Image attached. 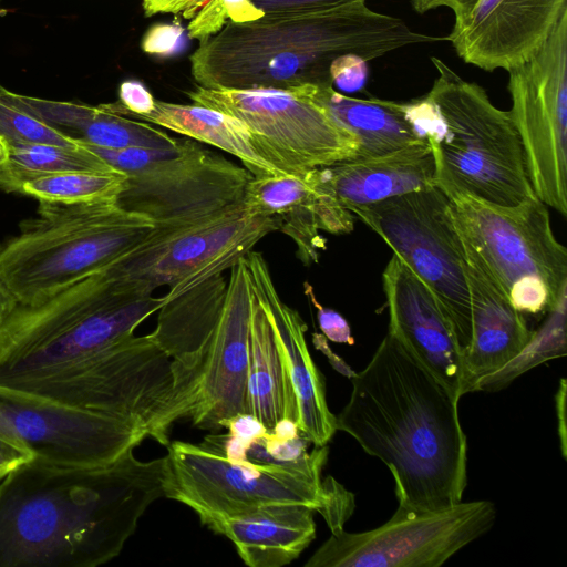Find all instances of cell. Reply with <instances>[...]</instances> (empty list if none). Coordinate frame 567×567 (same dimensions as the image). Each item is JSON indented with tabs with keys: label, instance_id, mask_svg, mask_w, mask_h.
I'll use <instances>...</instances> for the list:
<instances>
[{
	"label": "cell",
	"instance_id": "obj_1",
	"mask_svg": "<svg viewBox=\"0 0 567 567\" xmlns=\"http://www.w3.org/2000/svg\"><path fill=\"white\" fill-rule=\"evenodd\" d=\"M166 456L133 449L91 466L37 457L0 483V567H96L122 551L146 508L165 497Z\"/></svg>",
	"mask_w": 567,
	"mask_h": 567
},
{
	"label": "cell",
	"instance_id": "obj_2",
	"mask_svg": "<svg viewBox=\"0 0 567 567\" xmlns=\"http://www.w3.org/2000/svg\"><path fill=\"white\" fill-rule=\"evenodd\" d=\"M351 382L350 399L336 416L337 430L389 467L398 503L421 512L461 503L467 439L460 400L390 331Z\"/></svg>",
	"mask_w": 567,
	"mask_h": 567
},
{
	"label": "cell",
	"instance_id": "obj_3",
	"mask_svg": "<svg viewBox=\"0 0 567 567\" xmlns=\"http://www.w3.org/2000/svg\"><path fill=\"white\" fill-rule=\"evenodd\" d=\"M447 41L415 32L400 18L369 8L367 0L258 19L229 20L200 39L189 58L199 86L214 90L331 85V64L355 55L368 62L402 47Z\"/></svg>",
	"mask_w": 567,
	"mask_h": 567
},
{
	"label": "cell",
	"instance_id": "obj_4",
	"mask_svg": "<svg viewBox=\"0 0 567 567\" xmlns=\"http://www.w3.org/2000/svg\"><path fill=\"white\" fill-rule=\"evenodd\" d=\"M431 60L439 75L411 106L433 151L436 181L503 207L535 197L509 111L496 107L481 85L464 80L442 60Z\"/></svg>",
	"mask_w": 567,
	"mask_h": 567
},
{
	"label": "cell",
	"instance_id": "obj_5",
	"mask_svg": "<svg viewBox=\"0 0 567 567\" xmlns=\"http://www.w3.org/2000/svg\"><path fill=\"white\" fill-rule=\"evenodd\" d=\"M38 399L122 420L163 445L190 417L198 383L150 334H134L85 359L10 386Z\"/></svg>",
	"mask_w": 567,
	"mask_h": 567
},
{
	"label": "cell",
	"instance_id": "obj_6",
	"mask_svg": "<svg viewBox=\"0 0 567 567\" xmlns=\"http://www.w3.org/2000/svg\"><path fill=\"white\" fill-rule=\"evenodd\" d=\"M162 305L163 297L104 270L38 305H18L0 326V385L48 373L117 343Z\"/></svg>",
	"mask_w": 567,
	"mask_h": 567
},
{
	"label": "cell",
	"instance_id": "obj_7",
	"mask_svg": "<svg viewBox=\"0 0 567 567\" xmlns=\"http://www.w3.org/2000/svg\"><path fill=\"white\" fill-rule=\"evenodd\" d=\"M38 213L0 244V279L22 306L38 305L104 270L154 228L151 220L116 203H40Z\"/></svg>",
	"mask_w": 567,
	"mask_h": 567
},
{
	"label": "cell",
	"instance_id": "obj_8",
	"mask_svg": "<svg viewBox=\"0 0 567 567\" xmlns=\"http://www.w3.org/2000/svg\"><path fill=\"white\" fill-rule=\"evenodd\" d=\"M165 497L190 507L204 525L276 504H300L319 512L331 534L343 529L354 495L333 477L322 480V464L261 466L229 461L216 447L173 441L167 445Z\"/></svg>",
	"mask_w": 567,
	"mask_h": 567
},
{
	"label": "cell",
	"instance_id": "obj_9",
	"mask_svg": "<svg viewBox=\"0 0 567 567\" xmlns=\"http://www.w3.org/2000/svg\"><path fill=\"white\" fill-rule=\"evenodd\" d=\"M461 233L522 313L549 312L566 301L567 249L555 237L548 206L532 197L517 206L482 202L436 181Z\"/></svg>",
	"mask_w": 567,
	"mask_h": 567
},
{
	"label": "cell",
	"instance_id": "obj_10",
	"mask_svg": "<svg viewBox=\"0 0 567 567\" xmlns=\"http://www.w3.org/2000/svg\"><path fill=\"white\" fill-rule=\"evenodd\" d=\"M110 167L126 175L116 205L158 231L192 226L243 204L254 177L246 167L192 138L172 147L106 150Z\"/></svg>",
	"mask_w": 567,
	"mask_h": 567
},
{
	"label": "cell",
	"instance_id": "obj_11",
	"mask_svg": "<svg viewBox=\"0 0 567 567\" xmlns=\"http://www.w3.org/2000/svg\"><path fill=\"white\" fill-rule=\"evenodd\" d=\"M434 293L450 318L462 355L472 336L464 247L450 198L435 184L350 209Z\"/></svg>",
	"mask_w": 567,
	"mask_h": 567
},
{
	"label": "cell",
	"instance_id": "obj_12",
	"mask_svg": "<svg viewBox=\"0 0 567 567\" xmlns=\"http://www.w3.org/2000/svg\"><path fill=\"white\" fill-rule=\"evenodd\" d=\"M279 227L278 216L252 215L241 204L172 231L153 228L141 244L104 271L146 293L166 286L168 291L163 297L173 298L230 269Z\"/></svg>",
	"mask_w": 567,
	"mask_h": 567
},
{
	"label": "cell",
	"instance_id": "obj_13",
	"mask_svg": "<svg viewBox=\"0 0 567 567\" xmlns=\"http://www.w3.org/2000/svg\"><path fill=\"white\" fill-rule=\"evenodd\" d=\"M189 99L241 121L264 155L285 175L354 158L357 138L313 102L293 90H214L203 86Z\"/></svg>",
	"mask_w": 567,
	"mask_h": 567
},
{
	"label": "cell",
	"instance_id": "obj_14",
	"mask_svg": "<svg viewBox=\"0 0 567 567\" xmlns=\"http://www.w3.org/2000/svg\"><path fill=\"white\" fill-rule=\"evenodd\" d=\"M509 110L538 199L567 216V9L526 62L508 70Z\"/></svg>",
	"mask_w": 567,
	"mask_h": 567
},
{
	"label": "cell",
	"instance_id": "obj_15",
	"mask_svg": "<svg viewBox=\"0 0 567 567\" xmlns=\"http://www.w3.org/2000/svg\"><path fill=\"white\" fill-rule=\"evenodd\" d=\"M497 511L489 501L421 512L398 503L383 525L362 533L344 529L313 553L306 567H439L486 534Z\"/></svg>",
	"mask_w": 567,
	"mask_h": 567
},
{
	"label": "cell",
	"instance_id": "obj_16",
	"mask_svg": "<svg viewBox=\"0 0 567 567\" xmlns=\"http://www.w3.org/2000/svg\"><path fill=\"white\" fill-rule=\"evenodd\" d=\"M0 436L60 465L110 463L145 435L126 422L0 385Z\"/></svg>",
	"mask_w": 567,
	"mask_h": 567
},
{
	"label": "cell",
	"instance_id": "obj_17",
	"mask_svg": "<svg viewBox=\"0 0 567 567\" xmlns=\"http://www.w3.org/2000/svg\"><path fill=\"white\" fill-rule=\"evenodd\" d=\"M254 292L246 257L231 268L220 316L205 354L196 406L199 429L217 430L246 413V385Z\"/></svg>",
	"mask_w": 567,
	"mask_h": 567
},
{
	"label": "cell",
	"instance_id": "obj_18",
	"mask_svg": "<svg viewBox=\"0 0 567 567\" xmlns=\"http://www.w3.org/2000/svg\"><path fill=\"white\" fill-rule=\"evenodd\" d=\"M567 0H477L449 35L457 55L485 71H506L542 48Z\"/></svg>",
	"mask_w": 567,
	"mask_h": 567
},
{
	"label": "cell",
	"instance_id": "obj_19",
	"mask_svg": "<svg viewBox=\"0 0 567 567\" xmlns=\"http://www.w3.org/2000/svg\"><path fill=\"white\" fill-rule=\"evenodd\" d=\"M382 286L389 331L457 400L462 392V350L452 322L429 287L395 255Z\"/></svg>",
	"mask_w": 567,
	"mask_h": 567
},
{
	"label": "cell",
	"instance_id": "obj_20",
	"mask_svg": "<svg viewBox=\"0 0 567 567\" xmlns=\"http://www.w3.org/2000/svg\"><path fill=\"white\" fill-rule=\"evenodd\" d=\"M243 205L252 215L278 216L279 230L295 241L297 256L305 265L318 262L320 251L326 249L320 230L343 235L354 228L353 214L336 197L320 167L302 177H252Z\"/></svg>",
	"mask_w": 567,
	"mask_h": 567
},
{
	"label": "cell",
	"instance_id": "obj_21",
	"mask_svg": "<svg viewBox=\"0 0 567 567\" xmlns=\"http://www.w3.org/2000/svg\"><path fill=\"white\" fill-rule=\"evenodd\" d=\"M461 233V230H460ZM471 300L472 336L462 355V392H475L481 379L511 361L527 344L533 330L461 233Z\"/></svg>",
	"mask_w": 567,
	"mask_h": 567
},
{
	"label": "cell",
	"instance_id": "obj_22",
	"mask_svg": "<svg viewBox=\"0 0 567 567\" xmlns=\"http://www.w3.org/2000/svg\"><path fill=\"white\" fill-rule=\"evenodd\" d=\"M246 261L252 290L270 318L282 351L297 399V426L315 446L327 445L337 422L327 403L324 379L306 342L307 324L280 299L262 255L251 250Z\"/></svg>",
	"mask_w": 567,
	"mask_h": 567
},
{
	"label": "cell",
	"instance_id": "obj_23",
	"mask_svg": "<svg viewBox=\"0 0 567 567\" xmlns=\"http://www.w3.org/2000/svg\"><path fill=\"white\" fill-rule=\"evenodd\" d=\"M320 171L348 210L435 185L437 177L427 141L379 156L341 161Z\"/></svg>",
	"mask_w": 567,
	"mask_h": 567
},
{
	"label": "cell",
	"instance_id": "obj_24",
	"mask_svg": "<svg viewBox=\"0 0 567 567\" xmlns=\"http://www.w3.org/2000/svg\"><path fill=\"white\" fill-rule=\"evenodd\" d=\"M315 509L300 504L258 507L210 522L250 567H282L299 557L316 537Z\"/></svg>",
	"mask_w": 567,
	"mask_h": 567
},
{
	"label": "cell",
	"instance_id": "obj_25",
	"mask_svg": "<svg viewBox=\"0 0 567 567\" xmlns=\"http://www.w3.org/2000/svg\"><path fill=\"white\" fill-rule=\"evenodd\" d=\"M290 90L321 107L357 138L354 158L379 156L427 141L415 124L411 102L350 97L331 85L307 84Z\"/></svg>",
	"mask_w": 567,
	"mask_h": 567
},
{
	"label": "cell",
	"instance_id": "obj_26",
	"mask_svg": "<svg viewBox=\"0 0 567 567\" xmlns=\"http://www.w3.org/2000/svg\"><path fill=\"white\" fill-rule=\"evenodd\" d=\"M227 284L223 274H217L173 298L163 297L157 310V326L151 336L198 384Z\"/></svg>",
	"mask_w": 567,
	"mask_h": 567
},
{
	"label": "cell",
	"instance_id": "obj_27",
	"mask_svg": "<svg viewBox=\"0 0 567 567\" xmlns=\"http://www.w3.org/2000/svg\"><path fill=\"white\" fill-rule=\"evenodd\" d=\"M17 102L49 125L82 144L102 148L172 147L178 138L146 122L79 102L14 93Z\"/></svg>",
	"mask_w": 567,
	"mask_h": 567
},
{
	"label": "cell",
	"instance_id": "obj_28",
	"mask_svg": "<svg viewBox=\"0 0 567 567\" xmlns=\"http://www.w3.org/2000/svg\"><path fill=\"white\" fill-rule=\"evenodd\" d=\"M246 413L257 417L268 430L282 419H289L296 424L298 420L297 399L280 344L270 318L255 292L249 336Z\"/></svg>",
	"mask_w": 567,
	"mask_h": 567
},
{
	"label": "cell",
	"instance_id": "obj_29",
	"mask_svg": "<svg viewBox=\"0 0 567 567\" xmlns=\"http://www.w3.org/2000/svg\"><path fill=\"white\" fill-rule=\"evenodd\" d=\"M135 120L216 146L237 157L254 177L285 175L259 150L246 125L220 111L155 100L153 111Z\"/></svg>",
	"mask_w": 567,
	"mask_h": 567
},
{
	"label": "cell",
	"instance_id": "obj_30",
	"mask_svg": "<svg viewBox=\"0 0 567 567\" xmlns=\"http://www.w3.org/2000/svg\"><path fill=\"white\" fill-rule=\"evenodd\" d=\"M109 167L83 144L75 146L41 143H10L9 161L0 167V189L19 193L22 184L66 171H103Z\"/></svg>",
	"mask_w": 567,
	"mask_h": 567
},
{
	"label": "cell",
	"instance_id": "obj_31",
	"mask_svg": "<svg viewBox=\"0 0 567 567\" xmlns=\"http://www.w3.org/2000/svg\"><path fill=\"white\" fill-rule=\"evenodd\" d=\"M126 175L115 169L66 171L31 179L19 194L39 203L62 206H87L116 203Z\"/></svg>",
	"mask_w": 567,
	"mask_h": 567
},
{
	"label": "cell",
	"instance_id": "obj_32",
	"mask_svg": "<svg viewBox=\"0 0 567 567\" xmlns=\"http://www.w3.org/2000/svg\"><path fill=\"white\" fill-rule=\"evenodd\" d=\"M527 344L496 372L481 379L476 391L495 392L546 361L566 355V301L550 310Z\"/></svg>",
	"mask_w": 567,
	"mask_h": 567
},
{
	"label": "cell",
	"instance_id": "obj_33",
	"mask_svg": "<svg viewBox=\"0 0 567 567\" xmlns=\"http://www.w3.org/2000/svg\"><path fill=\"white\" fill-rule=\"evenodd\" d=\"M0 134L9 143L41 142L68 146L80 142L58 131L22 107L14 93L0 85Z\"/></svg>",
	"mask_w": 567,
	"mask_h": 567
},
{
	"label": "cell",
	"instance_id": "obj_34",
	"mask_svg": "<svg viewBox=\"0 0 567 567\" xmlns=\"http://www.w3.org/2000/svg\"><path fill=\"white\" fill-rule=\"evenodd\" d=\"M102 105L114 113L135 118L151 113L155 99L140 81L126 80L120 84L118 101Z\"/></svg>",
	"mask_w": 567,
	"mask_h": 567
},
{
	"label": "cell",
	"instance_id": "obj_35",
	"mask_svg": "<svg viewBox=\"0 0 567 567\" xmlns=\"http://www.w3.org/2000/svg\"><path fill=\"white\" fill-rule=\"evenodd\" d=\"M305 293L309 297L312 305L317 309V318L322 334L330 341L337 343L354 344L351 329L348 321L336 310L326 308L318 302L313 293L312 287L306 282Z\"/></svg>",
	"mask_w": 567,
	"mask_h": 567
},
{
	"label": "cell",
	"instance_id": "obj_36",
	"mask_svg": "<svg viewBox=\"0 0 567 567\" xmlns=\"http://www.w3.org/2000/svg\"><path fill=\"white\" fill-rule=\"evenodd\" d=\"M183 30L175 24L153 25L142 40V49L148 54L169 55L181 45Z\"/></svg>",
	"mask_w": 567,
	"mask_h": 567
},
{
	"label": "cell",
	"instance_id": "obj_37",
	"mask_svg": "<svg viewBox=\"0 0 567 567\" xmlns=\"http://www.w3.org/2000/svg\"><path fill=\"white\" fill-rule=\"evenodd\" d=\"M332 84L343 90H358L364 84L365 61L355 55L338 58L331 64Z\"/></svg>",
	"mask_w": 567,
	"mask_h": 567
},
{
	"label": "cell",
	"instance_id": "obj_38",
	"mask_svg": "<svg viewBox=\"0 0 567 567\" xmlns=\"http://www.w3.org/2000/svg\"><path fill=\"white\" fill-rule=\"evenodd\" d=\"M262 14H286L319 10L347 0H248Z\"/></svg>",
	"mask_w": 567,
	"mask_h": 567
},
{
	"label": "cell",
	"instance_id": "obj_39",
	"mask_svg": "<svg viewBox=\"0 0 567 567\" xmlns=\"http://www.w3.org/2000/svg\"><path fill=\"white\" fill-rule=\"evenodd\" d=\"M212 0H142L144 13L147 17L158 13H181L184 18H192L202 7Z\"/></svg>",
	"mask_w": 567,
	"mask_h": 567
},
{
	"label": "cell",
	"instance_id": "obj_40",
	"mask_svg": "<svg viewBox=\"0 0 567 567\" xmlns=\"http://www.w3.org/2000/svg\"><path fill=\"white\" fill-rule=\"evenodd\" d=\"M33 457L34 454L28 449L0 436V481Z\"/></svg>",
	"mask_w": 567,
	"mask_h": 567
},
{
	"label": "cell",
	"instance_id": "obj_41",
	"mask_svg": "<svg viewBox=\"0 0 567 567\" xmlns=\"http://www.w3.org/2000/svg\"><path fill=\"white\" fill-rule=\"evenodd\" d=\"M223 427L228 433L241 439L250 440L265 434L268 429L254 415L249 413L237 414L224 422Z\"/></svg>",
	"mask_w": 567,
	"mask_h": 567
},
{
	"label": "cell",
	"instance_id": "obj_42",
	"mask_svg": "<svg viewBox=\"0 0 567 567\" xmlns=\"http://www.w3.org/2000/svg\"><path fill=\"white\" fill-rule=\"evenodd\" d=\"M477 0H411L414 10L419 13H425L440 7H446L454 13V23L463 22Z\"/></svg>",
	"mask_w": 567,
	"mask_h": 567
},
{
	"label": "cell",
	"instance_id": "obj_43",
	"mask_svg": "<svg viewBox=\"0 0 567 567\" xmlns=\"http://www.w3.org/2000/svg\"><path fill=\"white\" fill-rule=\"evenodd\" d=\"M566 389V380L563 378L559 382L558 391L555 396V403L557 412V431L560 442V451L564 458L567 456Z\"/></svg>",
	"mask_w": 567,
	"mask_h": 567
},
{
	"label": "cell",
	"instance_id": "obj_44",
	"mask_svg": "<svg viewBox=\"0 0 567 567\" xmlns=\"http://www.w3.org/2000/svg\"><path fill=\"white\" fill-rule=\"evenodd\" d=\"M312 343L317 350L327 357L329 363L336 371L350 379L355 375V372L331 350L328 344V339L322 333H312Z\"/></svg>",
	"mask_w": 567,
	"mask_h": 567
},
{
	"label": "cell",
	"instance_id": "obj_45",
	"mask_svg": "<svg viewBox=\"0 0 567 567\" xmlns=\"http://www.w3.org/2000/svg\"><path fill=\"white\" fill-rule=\"evenodd\" d=\"M18 305L16 297L0 279V326L12 313Z\"/></svg>",
	"mask_w": 567,
	"mask_h": 567
},
{
	"label": "cell",
	"instance_id": "obj_46",
	"mask_svg": "<svg viewBox=\"0 0 567 567\" xmlns=\"http://www.w3.org/2000/svg\"><path fill=\"white\" fill-rule=\"evenodd\" d=\"M10 143L0 134V167L9 161Z\"/></svg>",
	"mask_w": 567,
	"mask_h": 567
}]
</instances>
